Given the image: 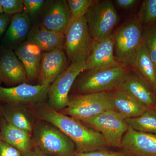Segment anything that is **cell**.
<instances>
[{
	"label": "cell",
	"instance_id": "12",
	"mask_svg": "<svg viewBox=\"0 0 156 156\" xmlns=\"http://www.w3.org/2000/svg\"><path fill=\"white\" fill-rule=\"evenodd\" d=\"M121 150L129 156H156V134L138 132L128 126Z\"/></svg>",
	"mask_w": 156,
	"mask_h": 156
},
{
	"label": "cell",
	"instance_id": "15",
	"mask_svg": "<svg viewBox=\"0 0 156 156\" xmlns=\"http://www.w3.org/2000/svg\"><path fill=\"white\" fill-rule=\"evenodd\" d=\"M119 64H121L115 58L112 34L99 40H93L91 53L86 61L85 70Z\"/></svg>",
	"mask_w": 156,
	"mask_h": 156
},
{
	"label": "cell",
	"instance_id": "11",
	"mask_svg": "<svg viewBox=\"0 0 156 156\" xmlns=\"http://www.w3.org/2000/svg\"><path fill=\"white\" fill-rule=\"evenodd\" d=\"M27 82L26 72L14 50L0 49V83L14 87Z\"/></svg>",
	"mask_w": 156,
	"mask_h": 156
},
{
	"label": "cell",
	"instance_id": "17",
	"mask_svg": "<svg viewBox=\"0 0 156 156\" xmlns=\"http://www.w3.org/2000/svg\"><path fill=\"white\" fill-rule=\"evenodd\" d=\"M118 89L127 92L148 108L156 110L154 92L132 69Z\"/></svg>",
	"mask_w": 156,
	"mask_h": 156
},
{
	"label": "cell",
	"instance_id": "3",
	"mask_svg": "<svg viewBox=\"0 0 156 156\" xmlns=\"http://www.w3.org/2000/svg\"><path fill=\"white\" fill-rule=\"evenodd\" d=\"M144 27L137 15L128 20L112 33L115 58L120 64L134 68L142 44Z\"/></svg>",
	"mask_w": 156,
	"mask_h": 156
},
{
	"label": "cell",
	"instance_id": "2",
	"mask_svg": "<svg viewBox=\"0 0 156 156\" xmlns=\"http://www.w3.org/2000/svg\"><path fill=\"white\" fill-rule=\"evenodd\" d=\"M132 69L122 64L85 70L78 76L72 87L76 94L108 92L118 89Z\"/></svg>",
	"mask_w": 156,
	"mask_h": 156
},
{
	"label": "cell",
	"instance_id": "26",
	"mask_svg": "<svg viewBox=\"0 0 156 156\" xmlns=\"http://www.w3.org/2000/svg\"><path fill=\"white\" fill-rule=\"evenodd\" d=\"M142 42L151 59L156 65V23L144 28Z\"/></svg>",
	"mask_w": 156,
	"mask_h": 156
},
{
	"label": "cell",
	"instance_id": "7",
	"mask_svg": "<svg viewBox=\"0 0 156 156\" xmlns=\"http://www.w3.org/2000/svg\"><path fill=\"white\" fill-rule=\"evenodd\" d=\"M109 110L114 109L107 92H103L69 96L68 105L60 112L82 121Z\"/></svg>",
	"mask_w": 156,
	"mask_h": 156
},
{
	"label": "cell",
	"instance_id": "23",
	"mask_svg": "<svg viewBox=\"0 0 156 156\" xmlns=\"http://www.w3.org/2000/svg\"><path fill=\"white\" fill-rule=\"evenodd\" d=\"M18 106V105L10 104L2 106L1 116L12 126L32 134L34 125L31 118Z\"/></svg>",
	"mask_w": 156,
	"mask_h": 156
},
{
	"label": "cell",
	"instance_id": "19",
	"mask_svg": "<svg viewBox=\"0 0 156 156\" xmlns=\"http://www.w3.org/2000/svg\"><path fill=\"white\" fill-rule=\"evenodd\" d=\"M14 51L25 68L27 81L38 79L43 53L41 49L26 40Z\"/></svg>",
	"mask_w": 156,
	"mask_h": 156
},
{
	"label": "cell",
	"instance_id": "5",
	"mask_svg": "<svg viewBox=\"0 0 156 156\" xmlns=\"http://www.w3.org/2000/svg\"><path fill=\"white\" fill-rule=\"evenodd\" d=\"M64 50L70 64L86 61L91 53L93 40L85 16L71 19L64 33Z\"/></svg>",
	"mask_w": 156,
	"mask_h": 156
},
{
	"label": "cell",
	"instance_id": "34",
	"mask_svg": "<svg viewBox=\"0 0 156 156\" xmlns=\"http://www.w3.org/2000/svg\"><path fill=\"white\" fill-rule=\"evenodd\" d=\"M25 156H49L43 153L37 147L35 146L34 149L30 153Z\"/></svg>",
	"mask_w": 156,
	"mask_h": 156
},
{
	"label": "cell",
	"instance_id": "32",
	"mask_svg": "<svg viewBox=\"0 0 156 156\" xmlns=\"http://www.w3.org/2000/svg\"><path fill=\"white\" fill-rule=\"evenodd\" d=\"M11 16L5 13L0 14V40L5 33L11 22Z\"/></svg>",
	"mask_w": 156,
	"mask_h": 156
},
{
	"label": "cell",
	"instance_id": "1",
	"mask_svg": "<svg viewBox=\"0 0 156 156\" xmlns=\"http://www.w3.org/2000/svg\"><path fill=\"white\" fill-rule=\"evenodd\" d=\"M34 109V114L39 120L55 126L72 140L76 153L96 151L108 150L109 146L102 134L86 126L80 121L39 104Z\"/></svg>",
	"mask_w": 156,
	"mask_h": 156
},
{
	"label": "cell",
	"instance_id": "9",
	"mask_svg": "<svg viewBox=\"0 0 156 156\" xmlns=\"http://www.w3.org/2000/svg\"><path fill=\"white\" fill-rule=\"evenodd\" d=\"M86 68V61H78L69 67L50 85L47 105L59 111L66 108L69 101V93L78 76Z\"/></svg>",
	"mask_w": 156,
	"mask_h": 156
},
{
	"label": "cell",
	"instance_id": "37",
	"mask_svg": "<svg viewBox=\"0 0 156 156\" xmlns=\"http://www.w3.org/2000/svg\"><path fill=\"white\" fill-rule=\"evenodd\" d=\"M3 10L2 8V6L0 5V14H2V13H3Z\"/></svg>",
	"mask_w": 156,
	"mask_h": 156
},
{
	"label": "cell",
	"instance_id": "20",
	"mask_svg": "<svg viewBox=\"0 0 156 156\" xmlns=\"http://www.w3.org/2000/svg\"><path fill=\"white\" fill-rule=\"evenodd\" d=\"M26 40L36 45L44 53L63 49L65 38L64 34L48 30L40 23L31 26Z\"/></svg>",
	"mask_w": 156,
	"mask_h": 156
},
{
	"label": "cell",
	"instance_id": "28",
	"mask_svg": "<svg viewBox=\"0 0 156 156\" xmlns=\"http://www.w3.org/2000/svg\"><path fill=\"white\" fill-rule=\"evenodd\" d=\"M3 13L10 16L24 11L23 0H0Z\"/></svg>",
	"mask_w": 156,
	"mask_h": 156
},
{
	"label": "cell",
	"instance_id": "6",
	"mask_svg": "<svg viewBox=\"0 0 156 156\" xmlns=\"http://www.w3.org/2000/svg\"><path fill=\"white\" fill-rule=\"evenodd\" d=\"M85 17L93 40L111 34L119 20L114 4L111 0H95Z\"/></svg>",
	"mask_w": 156,
	"mask_h": 156
},
{
	"label": "cell",
	"instance_id": "21",
	"mask_svg": "<svg viewBox=\"0 0 156 156\" xmlns=\"http://www.w3.org/2000/svg\"><path fill=\"white\" fill-rule=\"evenodd\" d=\"M107 93L114 110L126 119L138 116L149 109L122 89H116Z\"/></svg>",
	"mask_w": 156,
	"mask_h": 156
},
{
	"label": "cell",
	"instance_id": "16",
	"mask_svg": "<svg viewBox=\"0 0 156 156\" xmlns=\"http://www.w3.org/2000/svg\"><path fill=\"white\" fill-rule=\"evenodd\" d=\"M31 24L30 17L24 11L11 16V22L3 37L2 47L14 50L26 41Z\"/></svg>",
	"mask_w": 156,
	"mask_h": 156
},
{
	"label": "cell",
	"instance_id": "18",
	"mask_svg": "<svg viewBox=\"0 0 156 156\" xmlns=\"http://www.w3.org/2000/svg\"><path fill=\"white\" fill-rule=\"evenodd\" d=\"M0 119L1 138L19 151L22 156L30 152L35 147L32 134L14 127L1 116Z\"/></svg>",
	"mask_w": 156,
	"mask_h": 156
},
{
	"label": "cell",
	"instance_id": "8",
	"mask_svg": "<svg viewBox=\"0 0 156 156\" xmlns=\"http://www.w3.org/2000/svg\"><path fill=\"white\" fill-rule=\"evenodd\" d=\"M80 122L102 134L110 147L121 149L123 136L128 128L122 115L115 110L107 111Z\"/></svg>",
	"mask_w": 156,
	"mask_h": 156
},
{
	"label": "cell",
	"instance_id": "13",
	"mask_svg": "<svg viewBox=\"0 0 156 156\" xmlns=\"http://www.w3.org/2000/svg\"><path fill=\"white\" fill-rule=\"evenodd\" d=\"M70 63L63 49L42 54L38 85H51L69 67Z\"/></svg>",
	"mask_w": 156,
	"mask_h": 156
},
{
	"label": "cell",
	"instance_id": "22",
	"mask_svg": "<svg viewBox=\"0 0 156 156\" xmlns=\"http://www.w3.org/2000/svg\"><path fill=\"white\" fill-rule=\"evenodd\" d=\"M132 69L154 92L156 89V65L151 59L143 43Z\"/></svg>",
	"mask_w": 156,
	"mask_h": 156
},
{
	"label": "cell",
	"instance_id": "10",
	"mask_svg": "<svg viewBox=\"0 0 156 156\" xmlns=\"http://www.w3.org/2000/svg\"><path fill=\"white\" fill-rule=\"evenodd\" d=\"M50 86L26 83L9 88L0 86V102L31 105L43 103L48 98Z\"/></svg>",
	"mask_w": 156,
	"mask_h": 156
},
{
	"label": "cell",
	"instance_id": "33",
	"mask_svg": "<svg viewBox=\"0 0 156 156\" xmlns=\"http://www.w3.org/2000/svg\"><path fill=\"white\" fill-rule=\"evenodd\" d=\"M138 2L136 0H115L113 2L121 9H128L135 6Z\"/></svg>",
	"mask_w": 156,
	"mask_h": 156
},
{
	"label": "cell",
	"instance_id": "36",
	"mask_svg": "<svg viewBox=\"0 0 156 156\" xmlns=\"http://www.w3.org/2000/svg\"><path fill=\"white\" fill-rule=\"evenodd\" d=\"M154 95H155V108L156 110V89L154 91Z\"/></svg>",
	"mask_w": 156,
	"mask_h": 156
},
{
	"label": "cell",
	"instance_id": "27",
	"mask_svg": "<svg viewBox=\"0 0 156 156\" xmlns=\"http://www.w3.org/2000/svg\"><path fill=\"white\" fill-rule=\"evenodd\" d=\"M70 20L84 17L95 0H68Z\"/></svg>",
	"mask_w": 156,
	"mask_h": 156
},
{
	"label": "cell",
	"instance_id": "24",
	"mask_svg": "<svg viewBox=\"0 0 156 156\" xmlns=\"http://www.w3.org/2000/svg\"><path fill=\"white\" fill-rule=\"evenodd\" d=\"M129 127L142 133L156 134V110L149 108L142 114L126 119Z\"/></svg>",
	"mask_w": 156,
	"mask_h": 156
},
{
	"label": "cell",
	"instance_id": "35",
	"mask_svg": "<svg viewBox=\"0 0 156 156\" xmlns=\"http://www.w3.org/2000/svg\"><path fill=\"white\" fill-rule=\"evenodd\" d=\"M1 109H2V105H0V115L1 114ZM2 140V138H1V128H0V140Z\"/></svg>",
	"mask_w": 156,
	"mask_h": 156
},
{
	"label": "cell",
	"instance_id": "14",
	"mask_svg": "<svg viewBox=\"0 0 156 156\" xmlns=\"http://www.w3.org/2000/svg\"><path fill=\"white\" fill-rule=\"evenodd\" d=\"M70 20V14L65 0L47 1L41 24L48 30L64 34Z\"/></svg>",
	"mask_w": 156,
	"mask_h": 156
},
{
	"label": "cell",
	"instance_id": "30",
	"mask_svg": "<svg viewBox=\"0 0 156 156\" xmlns=\"http://www.w3.org/2000/svg\"><path fill=\"white\" fill-rule=\"evenodd\" d=\"M75 156H129L123 152L108 150L96 151L89 152L76 153Z\"/></svg>",
	"mask_w": 156,
	"mask_h": 156
},
{
	"label": "cell",
	"instance_id": "31",
	"mask_svg": "<svg viewBox=\"0 0 156 156\" xmlns=\"http://www.w3.org/2000/svg\"><path fill=\"white\" fill-rule=\"evenodd\" d=\"M0 156H22L19 151L4 140H0Z\"/></svg>",
	"mask_w": 156,
	"mask_h": 156
},
{
	"label": "cell",
	"instance_id": "4",
	"mask_svg": "<svg viewBox=\"0 0 156 156\" xmlns=\"http://www.w3.org/2000/svg\"><path fill=\"white\" fill-rule=\"evenodd\" d=\"M40 120L34 124L32 133L36 147L49 156H75L74 143L55 126Z\"/></svg>",
	"mask_w": 156,
	"mask_h": 156
},
{
	"label": "cell",
	"instance_id": "25",
	"mask_svg": "<svg viewBox=\"0 0 156 156\" xmlns=\"http://www.w3.org/2000/svg\"><path fill=\"white\" fill-rule=\"evenodd\" d=\"M137 15L144 28L156 23V0L143 1Z\"/></svg>",
	"mask_w": 156,
	"mask_h": 156
},
{
	"label": "cell",
	"instance_id": "29",
	"mask_svg": "<svg viewBox=\"0 0 156 156\" xmlns=\"http://www.w3.org/2000/svg\"><path fill=\"white\" fill-rule=\"evenodd\" d=\"M47 1L44 0H23L24 12L30 17H34L44 9Z\"/></svg>",
	"mask_w": 156,
	"mask_h": 156
}]
</instances>
